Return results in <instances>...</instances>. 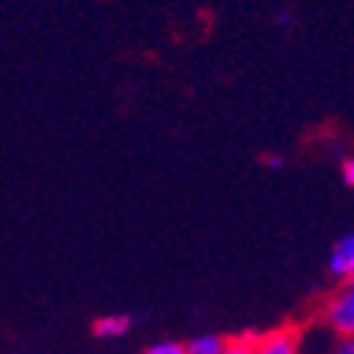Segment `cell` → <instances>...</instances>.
Returning a JSON list of instances; mask_svg holds the SVG:
<instances>
[{
    "label": "cell",
    "mask_w": 354,
    "mask_h": 354,
    "mask_svg": "<svg viewBox=\"0 0 354 354\" xmlns=\"http://www.w3.org/2000/svg\"><path fill=\"white\" fill-rule=\"evenodd\" d=\"M323 323L335 337L354 335V278L343 281L323 304Z\"/></svg>",
    "instance_id": "6da1fadb"
},
{
    "label": "cell",
    "mask_w": 354,
    "mask_h": 354,
    "mask_svg": "<svg viewBox=\"0 0 354 354\" xmlns=\"http://www.w3.org/2000/svg\"><path fill=\"white\" fill-rule=\"evenodd\" d=\"M252 354H304V332L295 326H281L255 335Z\"/></svg>",
    "instance_id": "7a4b0ae2"
},
{
    "label": "cell",
    "mask_w": 354,
    "mask_h": 354,
    "mask_svg": "<svg viewBox=\"0 0 354 354\" xmlns=\"http://www.w3.org/2000/svg\"><path fill=\"white\" fill-rule=\"evenodd\" d=\"M326 272H329L337 283L354 278V230L343 232L340 239L332 244L329 258H326Z\"/></svg>",
    "instance_id": "3957f363"
},
{
    "label": "cell",
    "mask_w": 354,
    "mask_h": 354,
    "mask_svg": "<svg viewBox=\"0 0 354 354\" xmlns=\"http://www.w3.org/2000/svg\"><path fill=\"white\" fill-rule=\"evenodd\" d=\"M133 329V317L125 312H113V315H102L94 320V335L100 340H120Z\"/></svg>",
    "instance_id": "277c9868"
},
{
    "label": "cell",
    "mask_w": 354,
    "mask_h": 354,
    "mask_svg": "<svg viewBox=\"0 0 354 354\" xmlns=\"http://www.w3.org/2000/svg\"><path fill=\"white\" fill-rule=\"evenodd\" d=\"M224 343H227V337L204 332V335H196V337H190L185 343V354H221Z\"/></svg>",
    "instance_id": "5b68a950"
},
{
    "label": "cell",
    "mask_w": 354,
    "mask_h": 354,
    "mask_svg": "<svg viewBox=\"0 0 354 354\" xmlns=\"http://www.w3.org/2000/svg\"><path fill=\"white\" fill-rule=\"evenodd\" d=\"M252 343H255V332L230 337V340L224 343V351H221V354H252Z\"/></svg>",
    "instance_id": "8992f818"
},
{
    "label": "cell",
    "mask_w": 354,
    "mask_h": 354,
    "mask_svg": "<svg viewBox=\"0 0 354 354\" xmlns=\"http://www.w3.org/2000/svg\"><path fill=\"white\" fill-rule=\"evenodd\" d=\"M145 354H185V343L179 340H156L145 348Z\"/></svg>",
    "instance_id": "52a82bcc"
},
{
    "label": "cell",
    "mask_w": 354,
    "mask_h": 354,
    "mask_svg": "<svg viewBox=\"0 0 354 354\" xmlns=\"http://www.w3.org/2000/svg\"><path fill=\"white\" fill-rule=\"evenodd\" d=\"M329 354H354V335L348 337H337L329 348Z\"/></svg>",
    "instance_id": "ba28073f"
},
{
    "label": "cell",
    "mask_w": 354,
    "mask_h": 354,
    "mask_svg": "<svg viewBox=\"0 0 354 354\" xmlns=\"http://www.w3.org/2000/svg\"><path fill=\"white\" fill-rule=\"evenodd\" d=\"M343 182L354 190V156H348V159L343 162Z\"/></svg>",
    "instance_id": "9c48e42d"
},
{
    "label": "cell",
    "mask_w": 354,
    "mask_h": 354,
    "mask_svg": "<svg viewBox=\"0 0 354 354\" xmlns=\"http://www.w3.org/2000/svg\"><path fill=\"white\" fill-rule=\"evenodd\" d=\"M263 162H267L270 167H281V165H283V159H281V156H267Z\"/></svg>",
    "instance_id": "30bf717a"
}]
</instances>
